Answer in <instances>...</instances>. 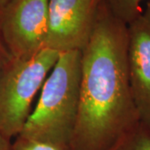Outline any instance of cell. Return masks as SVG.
Here are the masks:
<instances>
[{
	"label": "cell",
	"instance_id": "6da1fadb",
	"mask_svg": "<svg viewBox=\"0 0 150 150\" xmlns=\"http://www.w3.org/2000/svg\"><path fill=\"white\" fill-rule=\"evenodd\" d=\"M128 24L102 3L81 50L79 104L72 150H108L139 123L129 82Z\"/></svg>",
	"mask_w": 150,
	"mask_h": 150
},
{
	"label": "cell",
	"instance_id": "52a82bcc",
	"mask_svg": "<svg viewBox=\"0 0 150 150\" xmlns=\"http://www.w3.org/2000/svg\"><path fill=\"white\" fill-rule=\"evenodd\" d=\"M108 150H150V129L139 122Z\"/></svg>",
	"mask_w": 150,
	"mask_h": 150
},
{
	"label": "cell",
	"instance_id": "5b68a950",
	"mask_svg": "<svg viewBox=\"0 0 150 150\" xmlns=\"http://www.w3.org/2000/svg\"><path fill=\"white\" fill-rule=\"evenodd\" d=\"M102 0H48L46 48L81 51L90 37Z\"/></svg>",
	"mask_w": 150,
	"mask_h": 150
},
{
	"label": "cell",
	"instance_id": "ba28073f",
	"mask_svg": "<svg viewBox=\"0 0 150 150\" xmlns=\"http://www.w3.org/2000/svg\"><path fill=\"white\" fill-rule=\"evenodd\" d=\"M144 0H103L113 16L129 24L140 15L143 11L141 3Z\"/></svg>",
	"mask_w": 150,
	"mask_h": 150
},
{
	"label": "cell",
	"instance_id": "7c38bea8",
	"mask_svg": "<svg viewBox=\"0 0 150 150\" xmlns=\"http://www.w3.org/2000/svg\"><path fill=\"white\" fill-rule=\"evenodd\" d=\"M11 0H0V13L2 12V10L5 8L6 6L9 4Z\"/></svg>",
	"mask_w": 150,
	"mask_h": 150
},
{
	"label": "cell",
	"instance_id": "8992f818",
	"mask_svg": "<svg viewBox=\"0 0 150 150\" xmlns=\"http://www.w3.org/2000/svg\"><path fill=\"white\" fill-rule=\"evenodd\" d=\"M127 63L140 123L150 129V0L128 24Z\"/></svg>",
	"mask_w": 150,
	"mask_h": 150
},
{
	"label": "cell",
	"instance_id": "7a4b0ae2",
	"mask_svg": "<svg viewBox=\"0 0 150 150\" xmlns=\"http://www.w3.org/2000/svg\"><path fill=\"white\" fill-rule=\"evenodd\" d=\"M81 51L60 53L19 135L70 145L79 104Z\"/></svg>",
	"mask_w": 150,
	"mask_h": 150
},
{
	"label": "cell",
	"instance_id": "8fae6325",
	"mask_svg": "<svg viewBox=\"0 0 150 150\" xmlns=\"http://www.w3.org/2000/svg\"><path fill=\"white\" fill-rule=\"evenodd\" d=\"M0 150H12V140L0 133Z\"/></svg>",
	"mask_w": 150,
	"mask_h": 150
},
{
	"label": "cell",
	"instance_id": "3957f363",
	"mask_svg": "<svg viewBox=\"0 0 150 150\" xmlns=\"http://www.w3.org/2000/svg\"><path fill=\"white\" fill-rule=\"evenodd\" d=\"M60 53L45 48L28 59L11 57L0 73V133L13 140L22 132L32 104Z\"/></svg>",
	"mask_w": 150,
	"mask_h": 150
},
{
	"label": "cell",
	"instance_id": "30bf717a",
	"mask_svg": "<svg viewBox=\"0 0 150 150\" xmlns=\"http://www.w3.org/2000/svg\"><path fill=\"white\" fill-rule=\"evenodd\" d=\"M10 58V55L8 54L7 49H6L4 42H3V39L1 38V34H0V73L3 69V68L4 67V65L6 64V63L9 60Z\"/></svg>",
	"mask_w": 150,
	"mask_h": 150
},
{
	"label": "cell",
	"instance_id": "9c48e42d",
	"mask_svg": "<svg viewBox=\"0 0 150 150\" xmlns=\"http://www.w3.org/2000/svg\"><path fill=\"white\" fill-rule=\"evenodd\" d=\"M12 150H72L70 145L18 135L12 141Z\"/></svg>",
	"mask_w": 150,
	"mask_h": 150
},
{
	"label": "cell",
	"instance_id": "277c9868",
	"mask_svg": "<svg viewBox=\"0 0 150 150\" xmlns=\"http://www.w3.org/2000/svg\"><path fill=\"white\" fill-rule=\"evenodd\" d=\"M48 0H11L0 13V34L10 57L28 59L46 48Z\"/></svg>",
	"mask_w": 150,
	"mask_h": 150
}]
</instances>
